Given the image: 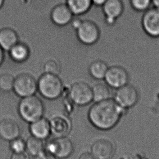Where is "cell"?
<instances>
[{"label":"cell","mask_w":159,"mask_h":159,"mask_svg":"<svg viewBox=\"0 0 159 159\" xmlns=\"http://www.w3.org/2000/svg\"><path fill=\"white\" fill-rule=\"evenodd\" d=\"M35 159H57V158L52 155V154L44 150L43 152L40 153L39 155L35 157Z\"/></svg>","instance_id":"83f0119b"},{"label":"cell","mask_w":159,"mask_h":159,"mask_svg":"<svg viewBox=\"0 0 159 159\" xmlns=\"http://www.w3.org/2000/svg\"><path fill=\"white\" fill-rule=\"evenodd\" d=\"M13 89L22 98L35 95L38 91V82L30 74H20L15 78Z\"/></svg>","instance_id":"52a82bcc"},{"label":"cell","mask_w":159,"mask_h":159,"mask_svg":"<svg viewBox=\"0 0 159 159\" xmlns=\"http://www.w3.org/2000/svg\"><path fill=\"white\" fill-rule=\"evenodd\" d=\"M157 97H158V98H159V92H158V94H157Z\"/></svg>","instance_id":"e575fe53"},{"label":"cell","mask_w":159,"mask_h":159,"mask_svg":"<svg viewBox=\"0 0 159 159\" xmlns=\"http://www.w3.org/2000/svg\"><path fill=\"white\" fill-rule=\"evenodd\" d=\"M19 41L18 35L12 28L5 27L0 30V46L4 51H9Z\"/></svg>","instance_id":"e0dca14e"},{"label":"cell","mask_w":159,"mask_h":159,"mask_svg":"<svg viewBox=\"0 0 159 159\" xmlns=\"http://www.w3.org/2000/svg\"><path fill=\"white\" fill-rule=\"evenodd\" d=\"M141 26L144 33L149 37L159 38V9L152 6L143 12Z\"/></svg>","instance_id":"9c48e42d"},{"label":"cell","mask_w":159,"mask_h":159,"mask_svg":"<svg viewBox=\"0 0 159 159\" xmlns=\"http://www.w3.org/2000/svg\"><path fill=\"white\" fill-rule=\"evenodd\" d=\"M114 99L122 108L127 110L137 104L139 94L133 85L128 84L116 89Z\"/></svg>","instance_id":"ba28073f"},{"label":"cell","mask_w":159,"mask_h":159,"mask_svg":"<svg viewBox=\"0 0 159 159\" xmlns=\"http://www.w3.org/2000/svg\"><path fill=\"white\" fill-rule=\"evenodd\" d=\"M10 147L15 153L25 152L26 149V142L21 138L19 137L11 141Z\"/></svg>","instance_id":"d4e9b609"},{"label":"cell","mask_w":159,"mask_h":159,"mask_svg":"<svg viewBox=\"0 0 159 159\" xmlns=\"http://www.w3.org/2000/svg\"><path fill=\"white\" fill-rule=\"evenodd\" d=\"M8 52L11 59L19 63L26 62L30 56V49L28 45L20 41L11 47Z\"/></svg>","instance_id":"ac0fdd59"},{"label":"cell","mask_w":159,"mask_h":159,"mask_svg":"<svg viewBox=\"0 0 159 159\" xmlns=\"http://www.w3.org/2000/svg\"><path fill=\"white\" fill-rule=\"evenodd\" d=\"M4 0H0V9L2 8L4 4Z\"/></svg>","instance_id":"836d02e7"},{"label":"cell","mask_w":159,"mask_h":159,"mask_svg":"<svg viewBox=\"0 0 159 159\" xmlns=\"http://www.w3.org/2000/svg\"><path fill=\"white\" fill-rule=\"evenodd\" d=\"M43 140L35 137L33 136L28 138L26 142V149L28 153L32 156L36 157L45 149Z\"/></svg>","instance_id":"44dd1931"},{"label":"cell","mask_w":159,"mask_h":159,"mask_svg":"<svg viewBox=\"0 0 159 159\" xmlns=\"http://www.w3.org/2000/svg\"><path fill=\"white\" fill-rule=\"evenodd\" d=\"M4 50H3L2 47L0 46V66L2 65V63L4 60Z\"/></svg>","instance_id":"1f68e13d"},{"label":"cell","mask_w":159,"mask_h":159,"mask_svg":"<svg viewBox=\"0 0 159 159\" xmlns=\"http://www.w3.org/2000/svg\"><path fill=\"white\" fill-rule=\"evenodd\" d=\"M102 8L106 24L112 26L122 15L125 4L122 0H107Z\"/></svg>","instance_id":"8fae6325"},{"label":"cell","mask_w":159,"mask_h":159,"mask_svg":"<svg viewBox=\"0 0 159 159\" xmlns=\"http://www.w3.org/2000/svg\"><path fill=\"white\" fill-rule=\"evenodd\" d=\"M152 6L159 9V0H152Z\"/></svg>","instance_id":"d6a6232c"},{"label":"cell","mask_w":159,"mask_h":159,"mask_svg":"<svg viewBox=\"0 0 159 159\" xmlns=\"http://www.w3.org/2000/svg\"><path fill=\"white\" fill-rule=\"evenodd\" d=\"M75 31L78 40L86 46L96 44L101 37L99 26L95 22L89 20H83L81 25Z\"/></svg>","instance_id":"5b68a950"},{"label":"cell","mask_w":159,"mask_h":159,"mask_svg":"<svg viewBox=\"0 0 159 159\" xmlns=\"http://www.w3.org/2000/svg\"><path fill=\"white\" fill-rule=\"evenodd\" d=\"M45 149L57 159H66L73 153L74 146L72 141L66 136L56 137L46 143Z\"/></svg>","instance_id":"8992f818"},{"label":"cell","mask_w":159,"mask_h":159,"mask_svg":"<svg viewBox=\"0 0 159 159\" xmlns=\"http://www.w3.org/2000/svg\"><path fill=\"white\" fill-rule=\"evenodd\" d=\"M78 159H96L93 155V154L90 152H84L80 155Z\"/></svg>","instance_id":"f546056e"},{"label":"cell","mask_w":159,"mask_h":159,"mask_svg":"<svg viewBox=\"0 0 159 159\" xmlns=\"http://www.w3.org/2000/svg\"><path fill=\"white\" fill-rule=\"evenodd\" d=\"M93 100L95 102L102 101L109 99L110 97L109 87L107 84L98 83L92 87Z\"/></svg>","instance_id":"7402d4cb"},{"label":"cell","mask_w":159,"mask_h":159,"mask_svg":"<svg viewBox=\"0 0 159 159\" xmlns=\"http://www.w3.org/2000/svg\"><path fill=\"white\" fill-rule=\"evenodd\" d=\"M93 5L102 7L107 0H91Z\"/></svg>","instance_id":"4dcf8cb0"},{"label":"cell","mask_w":159,"mask_h":159,"mask_svg":"<svg viewBox=\"0 0 159 159\" xmlns=\"http://www.w3.org/2000/svg\"><path fill=\"white\" fill-rule=\"evenodd\" d=\"M65 3L75 17L85 14L93 5L91 0H66Z\"/></svg>","instance_id":"d6986e66"},{"label":"cell","mask_w":159,"mask_h":159,"mask_svg":"<svg viewBox=\"0 0 159 159\" xmlns=\"http://www.w3.org/2000/svg\"><path fill=\"white\" fill-rule=\"evenodd\" d=\"M115 151L114 144L107 139L96 140L91 147V153L96 159H111Z\"/></svg>","instance_id":"4fadbf2b"},{"label":"cell","mask_w":159,"mask_h":159,"mask_svg":"<svg viewBox=\"0 0 159 159\" xmlns=\"http://www.w3.org/2000/svg\"><path fill=\"white\" fill-rule=\"evenodd\" d=\"M15 78L10 74L0 75V89L3 92H10L13 89Z\"/></svg>","instance_id":"603a6c76"},{"label":"cell","mask_w":159,"mask_h":159,"mask_svg":"<svg viewBox=\"0 0 159 159\" xmlns=\"http://www.w3.org/2000/svg\"><path fill=\"white\" fill-rule=\"evenodd\" d=\"M68 95L73 104L80 106L88 105L93 101L92 87L85 82H75L72 84Z\"/></svg>","instance_id":"277c9868"},{"label":"cell","mask_w":159,"mask_h":159,"mask_svg":"<svg viewBox=\"0 0 159 159\" xmlns=\"http://www.w3.org/2000/svg\"><path fill=\"white\" fill-rule=\"evenodd\" d=\"M18 110L22 118L31 123L43 117L45 107L41 99L33 95L22 98L20 101Z\"/></svg>","instance_id":"3957f363"},{"label":"cell","mask_w":159,"mask_h":159,"mask_svg":"<svg viewBox=\"0 0 159 159\" xmlns=\"http://www.w3.org/2000/svg\"><path fill=\"white\" fill-rule=\"evenodd\" d=\"M19 125L12 119H4L0 122V136L7 141H12L19 137Z\"/></svg>","instance_id":"9a60e30c"},{"label":"cell","mask_w":159,"mask_h":159,"mask_svg":"<svg viewBox=\"0 0 159 159\" xmlns=\"http://www.w3.org/2000/svg\"><path fill=\"white\" fill-rule=\"evenodd\" d=\"M30 130L32 135L42 140H45L51 134L50 120L42 117L31 123Z\"/></svg>","instance_id":"2e32d148"},{"label":"cell","mask_w":159,"mask_h":159,"mask_svg":"<svg viewBox=\"0 0 159 159\" xmlns=\"http://www.w3.org/2000/svg\"><path fill=\"white\" fill-rule=\"evenodd\" d=\"M129 73L120 65L109 67L104 79L107 86L116 89L129 84Z\"/></svg>","instance_id":"30bf717a"},{"label":"cell","mask_w":159,"mask_h":159,"mask_svg":"<svg viewBox=\"0 0 159 159\" xmlns=\"http://www.w3.org/2000/svg\"><path fill=\"white\" fill-rule=\"evenodd\" d=\"M126 109L122 108L114 99L109 98L95 102L89 110L88 117L93 127L102 131H107L116 127Z\"/></svg>","instance_id":"6da1fadb"},{"label":"cell","mask_w":159,"mask_h":159,"mask_svg":"<svg viewBox=\"0 0 159 159\" xmlns=\"http://www.w3.org/2000/svg\"><path fill=\"white\" fill-rule=\"evenodd\" d=\"M11 159H30V157L28 153H26L25 152L20 153L13 152Z\"/></svg>","instance_id":"4316f807"},{"label":"cell","mask_w":159,"mask_h":159,"mask_svg":"<svg viewBox=\"0 0 159 159\" xmlns=\"http://www.w3.org/2000/svg\"><path fill=\"white\" fill-rule=\"evenodd\" d=\"M38 91L45 99L54 100L64 92L63 82L58 74L43 73L37 80Z\"/></svg>","instance_id":"7a4b0ae2"},{"label":"cell","mask_w":159,"mask_h":159,"mask_svg":"<svg viewBox=\"0 0 159 159\" xmlns=\"http://www.w3.org/2000/svg\"><path fill=\"white\" fill-rule=\"evenodd\" d=\"M75 15L66 4L59 3L54 7L50 13V19L55 25L65 27L70 24Z\"/></svg>","instance_id":"7c38bea8"},{"label":"cell","mask_w":159,"mask_h":159,"mask_svg":"<svg viewBox=\"0 0 159 159\" xmlns=\"http://www.w3.org/2000/svg\"><path fill=\"white\" fill-rule=\"evenodd\" d=\"M108 68L107 63L104 60H94L89 66V74L93 79L102 80L104 79Z\"/></svg>","instance_id":"ffe728a7"},{"label":"cell","mask_w":159,"mask_h":159,"mask_svg":"<svg viewBox=\"0 0 159 159\" xmlns=\"http://www.w3.org/2000/svg\"><path fill=\"white\" fill-rule=\"evenodd\" d=\"M132 9L137 12L143 13L152 6V0H129Z\"/></svg>","instance_id":"cb8c5ba5"},{"label":"cell","mask_w":159,"mask_h":159,"mask_svg":"<svg viewBox=\"0 0 159 159\" xmlns=\"http://www.w3.org/2000/svg\"><path fill=\"white\" fill-rule=\"evenodd\" d=\"M49 120L51 133L56 137L66 136L70 132L72 124L66 117L57 115L53 117Z\"/></svg>","instance_id":"5bb4252c"},{"label":"cell","mask_w":159,"mask_h":159,"mask_svg":"<svg viewBox=\"0 0 159 159\" xmlns=\"http://www.w3.org/2000/svg\"><path fill=\"white\" fill-rule=\"evenodd\" d=\"M83 20L81 19L79 17H75V16L73 19L72 20L70 25H71L72 28H73L74 30H76L80 25L82 24Z\"/></svg>","instance_id":"f1b7e54d"},{"label":"cell","mask_w":159,"mask_h":159,"mask_svg":"<svg viewBox=\"0 0 159 159\" xmlns=\"http://www.w3.org/2000/svg\"><path fill=\"white\" fill-rule=\"evenodd\" d=\"M45 72L50 73L56 74L59 75V66L58 63L56 60H50L46 62L44 65Z\"/></svg>","instance_id":"484cf974"}]
</instances>
